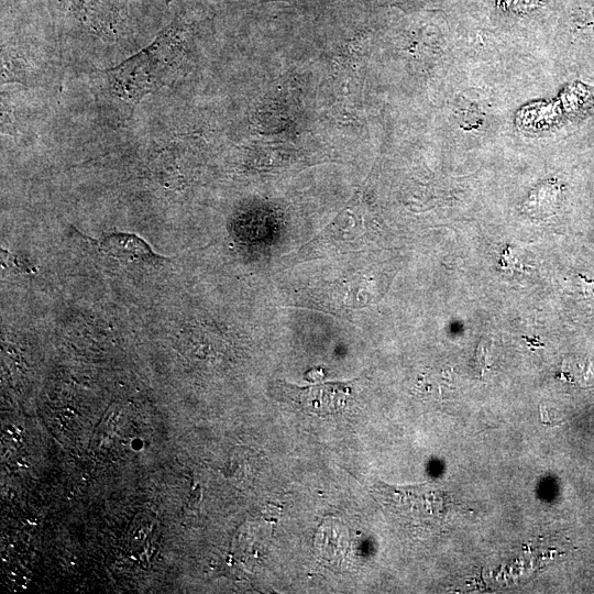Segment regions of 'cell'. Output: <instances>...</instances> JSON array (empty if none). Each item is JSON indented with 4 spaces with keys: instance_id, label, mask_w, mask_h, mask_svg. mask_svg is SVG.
<instances>
[{
    "instance_id": "6da1fadb",
    "label": "cell",
    "mask_w": 594,
    "mask_h": 594,
    "mask_svg": "<svg viewBox=\"0 0 594 594\" xmlns=\"http://www.w3.org/2000/svg\"><path fill=\"white\" fill-rule=\"evenodd\" d=\"M189 23L177 14L144 50L105 70L111 92L130 103L172 82L185 51Z\"/></svg>"
},
{
    "instance_id": "7a4b0ae2",
    "label": "cell",
    "mask_w": 594,
    "mask_h": 594,
    "mask_svg": "<svg viewBox=\"0 0 594 594\" xmlns=\"http://www.w3.org/2000/svg\"><path fill=\"white\" fill-rule=\"evenodd\" d=\"M55 8L82 30L105 40H117L128 30L125 0H52Z\"/></svg>"
},
{
    "instance_id": "3957f363",
    "label": "cell",
    "mask_w": 594,
    "mask_h": 594,
    "mask_svg": "<svg viewBox=\"0 0 594 594\" xmlns=\"http://www.w3.org/2000/svg\"><path fill=\"white\" fill-rule=\"evenodd\" d=\"M371 492L386 512L411 524L429 521L439 513L440 495L426 483L399 486L376 482Z\"/></svg>"
},
{
    "instance_id": "277c9868",
    "label": "cell",
    "mask_w": 594,
    "mask_h": 594,
    "mask_svg": "<svg viewBox=\"0 0 594 594\" xmlns=\"http://www.w3.org/2000/svg\"><path fill=\"white\" fill-rule=\"evenodd\" d=\"M286 402L307 414L326 417L340 414L348 404L351 383L328 382L308 386L278 382Z\"/></svg>"
},
{
    "instance_id": "5b68a950",
    "label": "cell",
    "mask_w": 594,
    "mask_h": 594,
    "mask_svg": "<svg viewBox=\"0 0 594 594\" xmlns=\"http://www.w3.org/2000/svg\"><path fill=\"white\" fill-rule=\"evenodd\" d=\"M91 242H94L103 254L122 263L153 264L170 260L156 254L144 239L134 233L112 232L105 234V237L99 240H92Z\"/></svg>"
},
{
    "instance_id": "8992f818",
    "label": "cell",
    "mask_w": 594,
    "mask_h": 594,
    "mask_svg": "<svg viewBox=\"0 0 594 594\" xmlns=\"http://www.w3.org/2000/svg\"><path fill=\"white\" fill-rule=\"evenodd\" d=\"M486 358H487V349L485 348L484 343H481L476 350V360H477L479 367L481 371V376H483L485 370L488 367Z\"/></svg>"
},
{
    "instance_id": "52a82bcc",
    "label": "cell",
    "mask_w": 594,
    "mask_h": 594,
    "mask_svg": "<svg viewBox=\"0 0 594 594\" xmlns=\"http://www.w3.org/2000/svg\"><path fill=\"white\" fill-rule=\"evenodd\" d=\"M583 293L586 298L594 300V283L585 280L582 278Z\"/></svg>"
}]
</instances>
